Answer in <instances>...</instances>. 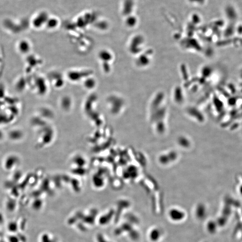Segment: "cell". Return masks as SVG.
<instances>
[{
  "label": "cell",
  "instance_id": "obj_1",
  "mask_svg": "<svg viewBox=\"0 0 242 242\" xmlns=\"http://www.w3.org/2000/svg\"><path fill=\"white\" fill-rule=\"evenodd\" d=\"M19 50L23 54H26L30 50V43H29L28 41H21L19 43Z\"/></svg>",
  "mask_w": 242,
  "mask_h": 242
}]
</instances>
